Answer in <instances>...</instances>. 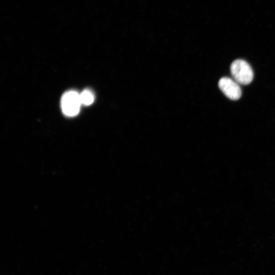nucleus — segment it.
Here are the masks:
<instances>
[{
    "instance_id": "f03ea898",
    "label": "nucleus",
    "mask_w": 275,
    "mask_h": 275,
    "mask_svg": "<svg viewBox=\"0 0 275 275\" xmlns=\"http://www.w3.org/2000/svg\"><path fill=\"white\" fill-rule=\"evenodd\" d=\"M81 105L80 94L75 91H68L62 98V111L67 116L73 117L77 115L80 112Z\"/></svg>"
},
{
    "instance_id": "20e7f679",
    "label": "nucleus",
    "mask_w": 275,
    "mask_h": 275,
    "mask_svg": "<svg viewBox=\"0 0 275 275\" xmlns=\"http://www.w3.org/2000/svg\"><path fill=\"white\" fill-rule=\"evenodd\" d=\"M80 100L82 105L90 106L94 101V95L93 92L89 90L86 89L80 94Z\"/></svg>"
},
{
    "instance_id": "f257e3e1",
    "label": "nucleus",
    "mask_w": 275,
    "mask_h": 275,
    "mask_svg": "<svg viewBox=\"0 0 275 275\" xmlns=\"http://www.w3.org/2000/svg\"><path fill=\"white\" fill-rule=\"evenodd\" d=\"M231 73L234 81L242 85L249 84L253 80V71L250 66L245 61L239 60L232 63Z\"/></svg>"
},
{
    "instance_id": "7ed1b4c3",
    "label": "nucleus",
    "mask_w": 275,
    "mask_h": 275,
    "mask_svg": "<svg viewBox=\"0 0 275 275\" xmlns=\"http://www.w3.org/2000/svg\"><path fill=\"white\" fill-rule=\"evenodd\" d=\"M219 87L223 93L231 100H238L242 95V90L239 84L229 77L221 78Z\"/></svg>"
}]
</instances>
